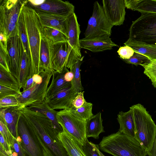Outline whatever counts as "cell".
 I'll return each instance as SVG.
<instances>
[{
    "label": "cell",
    "mask_w": 156,
    "mask_h": 156,
    "mask_svg": "<svg viewBox=\"0 0 156 156\" xmlns=\"http://www.w3.org/2000/svg\"><path fill=\"white\" fill-rule=\"evenodd\" d=\"M81 61V59L79 60L69 68L70 71L73 74V79L71 82L72 87L77 93L83 90L81 83L80 75V66Z\"/></svg>",
    "instance_id": "f546056e"
},
{
    "label": "cell",
    "mask_w": 156,
    "mask_h": 156,
    "mask_svg": "<svg viewBox=\"0 0 156 156\" xmlns=\"http://www.w3.org/2000/svg\"><path fill=\"white\" fill-rule=\"evenodd\" d=\"M49 44L50 69L52 70L61 73L66 67L67 63L69 54L68 43L67 42Z\"/></svg>",
    "instance_id": "9a60e30c"
},
{
    "label": "cell",
    "mask_w": 156,
    "mask_h": 156,
    "mask_svg": "<svg viewBox=\"0 0 156 156\" xmlns=\"http://www.w3.org/2000/svg\"><path fill=\"white\" fill-rule=\"evenodd\" d=\"M19 35L22 42L23 49L28 57L31 58L27 35L22 9L17 23Z\"/></svg>",
    "instance_id": "f1b7e54d"
},
{
    "label": "cell",
    "mask_w": 156,
    "mask_h": 156,
    "mask_svg": "<svg viewBox=\"0 0 156 156\" xmlns=\"http://www.w3.org/2000/svg\"><path fill=\"white\" fill-rule=\"evenodd\" d=\"M102 8L109 23L113 26L122 25L125 19L124 0H103Z\"/></svg>",
    "instance_id": "7c38bea8"
},
{
    "label": "cell",
    "mask_w": 156,
    "mask_h": 156,
    "mask_svg": "<svg viewBox=\"0 0 156 156\" xmlns=\"http://www.w3.org/2000/svg\"><path fill=\"white\" fill-rule=\"evenodd\" d=\"M127 41L156 46V13L141 14L133 21Z\"/></svg>",
    "instance_id": "5b68a950"
},
{
    "label": "cell",
    "mask_w": 156,
    "mask_h": 156,
    "mask_svg": "<svg viewBox=\"0 0 156 156\" xmlns=\"http://www.w3.org/2000/svg\"><path fill=\"white\" fill-rule=\"evenodd\" d=\"M130 108L133 113L136 139L148 155L152 150L155 137L156 125L146 108L141 104L134 105Z\"/></svg>",
    "instance_id": "277c9868"
},
{
    "label": "cell",
    "mask_w": 156,
    "mask_h": 156,
    "mask_svg": "<svg viewBox=\"0 0 156 156\" xmlns=\"http://www.w3.org/2000/svg\"><path fill=\"white\" fill-rule=\"evenodd\" d=\"M102 121L100 112L86 120V134L87 138L91 137L96 139L99 138V134L105 132Z\"/></svg>",
    "instance_id": "7402d4cb"
},
{
    "label": "cell",
    "mask_w": 156,
    "mask_h": 156,
    "mask_svg": "<svg viewBox=\"0 0 156 156\" xmlns=\"http://www.w3.org/2000/svg\"><path fill=\"white\" fill-rule=\"evenodd\" d=\"M7 48L9 57L10 72L19 82L23 48L19 34L8 39Z\"/></svg>",
    "instance_id": "30bf717a"
},
{
    "label": "cell",
    "mask_w": 156,
    "mask_h": 156,
    "mask_svg": "<svg viewBox=\"0 0 156 156\" xmlns=\"http://www.w3.org/2000/svg\"><path fill=\"white\" fill-rule=\"evenodd\" d=\"M112 25L107 19L102 7L97 1L94 4L92 16L88 20L84 33L85 37H90L107 35L110 36Z\"/></svg>",
    "instance_id": "9c48e42d"
},
{
    "label": "cell",
    "mask_w": 156,
    "mask_h": 156,
    "mask_svg": "<svg viewBox=\"0 0 156 156\" xmlns=\"http://www.w3.org/2000/svg\"><path fill=\"white\" fill-rule=\"evenodd\" d=\"M148 155V156H156V135L153 144L152 150Z\"/></svg>",
    "instance_id": "816d5d0a"
},
{
    "label": "cell",
    "mask_w": 156,
    "mask_h": 156,
    "mask_svg": "<svg viewBox=\"0 0 156 156\" xmlns=\"http://www.w3.org/2000/svg\"><path fill=\"white\" fill-rule=\"evenodd\" d=\"M20 110L36 133L47 156H69L59 139L60 132L48 117L28 107L20 108Z\"/></svg>",
    "instance_id": "6da1fadb"
},
{
    "label": "cell",
    "mask_w": 156,
    "mask_h": 156,
    "mask_svg": "<svg viewBox=\"0 0 156 156\" xmlns=\"http://www.w3.org/2000/svg\"><path fill=\"white\" fill-rule=\"evenodd\" d=\"M0 84L20 89L17 80L11 73L0 65Z\"/></svg>",
    "instance_id": "4dcf8cb0"
},
{
    "label": "cell",
    "mask_w": 156,
    "mask_h": 156,
    "mask_svg": "<svg viewBox=\"0 0 156 156\" xmlns=\"http://www.w3.org/2000/svg\"><path fill=\"white\" fill-rule=\"evenodd\" d=\"M73 78V74L70 71H68L65 73L64 78L66 81L68 82H71Z\"/></svg>",
    "instance_id": "f907efd6"
},
{
    "label": "cell",
    "mask_w": 156,
    "mask_h": 156,
    "mask_svg": "<svg viewBox=\"0 0 156 156\" xmlns=\"http://www.w3.org/2000/svg\"><path fill=\"white\" fill-rule=\"evenodd\" d=\"M68 70L66 67L64 68L61 73L52 70V80L51 83L48 87L46 98L53 95L59 90L71 84V82H67L64 78L65 75Z\"/></svg>",
    "instance_id": "603a6c76"
},
{
    "label": "cell",
    "mask_w": 156,
    "mask_h": 156,
    "mask_svg": "<svg viewBox=\"0 0 156 156\" xmlns=\"http://www.w3.org/2000/svg\"><path fill=\"white\" fill-rule=\"evenodd\" d=\"M124 44L132 48L134 52L147 56L151 61L156 59V46L134 42L127 40Z\"/></svg>",
    "instance_id": "4316f807"
},
{
    "label": "cell",
    "mask_w": 156,
    "mask_h": 156,
    "mask_svg": "<svg viewBox=\"0 0 156 156\" xmlns=\"http://www.w3.org/2000/svg\"><path fill=\"white\" fill-rule=\"evenodd\" d=\"M19 106V103L16 96H8L0 99V108Z\"/></svg>",
    "instance_id": "74e56055"
},
{
    "label": "cell",
    "mask_w": 156,
    "mask_h": 156,
    "mask_svg": "<svg viewBox=\"0 0 156 156\" xmlns=\"http://www.w3.org/2000/svg\"><path fill=\"white\" fill-rule=\"evenodd\" d=\"M0 147L9 155L12 154L13 151L11 146L5 140L2 136L0 134Z\"/></svg>",
    "instance_id": "7bdbcfd3"
},
{
    "label": "cell",
    "mask_w": 156,
    "mask_h": 156,
    "mask_svg": "<svg viewBox=\"0 0 156 156\" xmlns=\"http://www.w3.org/2000/svg\"><path fill=\"white\" fill-rule=\"evenodd\" d=\"M141 65L144 67H146L156 68V59L152 60L151 62L149 63L141 64Z\"/></svg>",
    "instance_id": "f5cc1de1"
},
{
    "label": "cell",
    "mask_w": 156,
    "mask_h": 156,
    "mask_svg": "<svg viewBox=\"0 0 156 156\" xmlns=\"http://www.w3.org/2000/svg\"><path fill=\"white\" fill-rule=\"evenodd\" d=\"M0 99L6 97L14 96L20 94V89L0 84Z\"/></svg>",
    "instance_id": "8d00e7d4"
},
{
    "label": "cell",
    "mask_w": 156,
    "mask_h": 156,
    "mask_svg": "<svg viewBox=\"0 0 156 156\" xmlns=\"http://www.w3.org/2000/svg\"><path fill=\"white\" fill-rule=\"evenodd\" d=\"M27 30L31 60L30 77L39 74L41 44L40 29L41 25L36 11L27 1L22 8Z\"/></svg>",
    "instance_id": "3957f363"
},
{
    "label": "cell",
    "mask_w": 156,
    "mask_h": 156,
    "mask_svg": "<svg viewBox=\"0 0 156 156\" xmlns=\"http://www.w3.org/2000/svg\"><path fill=\"white\" fill-rule=\"evenodd\" d=\"M27 1L0 0V21L6 23L17 24L22 7Z\"/></svg>",
    "instance_id": "5bb4252c"
},
{
    "label": "cell",
    "mask_w": 156,
    "mask_h": 156,
    "mask_svg": "<svg viewBox=\"0 0 156 156\" xmlns=\"http://www.w3.org/2000/svg\"><path fill=\"white\" fill-rule=\"evenodd\" d=\"M83 147L86 156H101L98 145L89 141L87 139Z\"/></svg>",
    "instance_id": "d590c367"
},
{
    "label": "cell",
    "mask_w": 156,
    "mask_h": 156,
    "mask_svg": "<svg viewBox=\"0 0 156 156\" xmlns=\"http://www.w3.org/2000/svg\"><path fill=\"white\" fill-rule=\"evenodd\" d=\"M0 133L11 146L13 147L14 140L15 138L9 129L4 119L0 117Z\"/></svg>",
    "instance_id": "836d02e7"
},
{
    "label": "cell",
    "mask_w": 156,
    "mask_h": 156,
    "mask_svg": "<svg viewBox=\"0 0 156 156\" xmlns=\"http://www.w3.org/2000/svg\"><path fill=\"white\" fill-rule=\"evenodd\" d=\"M68 44V56L81 58L79 36L80 25L74 13L68 17L66 23Z\"/></svg>",
    "instance_id": "8fae6325"
},
{
    "label": "cell",
    "mask_w": 156,
    "mask_h": 156,
    "mask_svg": "<svg viewBox=\"0 0 156 156\" xmlns=\"http://www.w3.org/2000/svg\"><path fill=\"white\" fill-rule=\"evenodd\" d=\"M44 1L45 0H28V2L31 6H34L40 5L43 4Z\"/></svg>",
    "instance_id": "c3c4849f"
},
{
    "label": "cell",
    "mask_w": 156,
    "mask_h": 156,
    "mask_svg": "<svg viewBox=\"0 0 156 156\" xmlns=\"http://www.w3.org/2000/svg\"><path fill=\"white\" fill-rule=\"evenodd\" d=\"M122 60L127 63L134 65L136 66L148 63L151 61L150 59L147 56L136 52H134L133 56L129 59Z\"/></svg>",
    "instance_id": "e575fe53"
},
{
    "label": "cell",
    "mask_w": 156,
    "mask_h": 156,
    "mask_svg": "<svg viewBox=\"0 0 156 156\" xmlns=\"http://www.w3.org/2000/svg\"><path fill=\"white\" fill-rule=\"evenodd\" d=\"M9 57L7 53L2 47H0V65L5 69L10 72L9 68Z\"/></svg>",
    "instance_id": "ab89813d"
},
{
    "label": "cell",
    "mask_w": 156,
    "mask_h": 156,
    "mask_svg": "<svg viewBox=\"0 0 156 156\" xmlns=\"http://www.w3.org/2000/svg\"><path fill=\"white\" fill-rule=\"evenodd\" d=\"M34 83L33 77H29L22 87L23 89V91H26L30 88L33 85Z\"/></svg>",
    "instance_id": "7dc6e473"
},
{
    "label": "cell",
    "mask_w": 156,
    "mask_h": 156,
    "mask_svg": "<svg viewBox=\"0 0 156 156\" xmlns=\"http://www.w3.org/2000/svg\"><path fill=\"white\" fill-rule=\"evenodd\" d=\"M58 122L64 130L78 141L82 146L87 138L85 130L86 120L73 109H63L58 112Z\"/></svg>",
    "instance_id": "52a82bcc"
},
{
    "label": "cell",
    "mask_w": 156,
    "mask_h": 156,
    "mask_svg": "<svg viewBox=\"0 0 156 156\" xmlns=\"http://www.w3.org/2000/svg\"><path fill=\"white\" fill-rule=\"evenodd\" d=\"M117 52L122 60H127L133 56L134 51L131 47L125 45L120 47L118 50Z\"/></svg>",
    "instance_id": "f35d334b"
},
{
    "label": "cell",
    "mask_w": 156,
    "mask_h": 156,
    "mask_svg": "<svg viewBox=\"0 0 156 156\" xmlns=\"http://www.w3.org/2000/svg\"><path fill=\"white\" fill-rule=\"evenodd\" d=\"M142 0H124L126 8L134 11L137 5Z\"/></svg>",
    "instance_id": "ee69618b"
},
{
    "label": "cell",
    "mask_w": 156,
    "mask_h": 156,
    "mask_svg": "<svg viewBox=\"0 0 156 156\" xmlns=\"http://www.w3.org/2000/svg\"><path fill=\"white\" fill-rule=\"evenodd\" d=\"M31 67V58L28 57L23 48L18 82L20 89L22 88L29 77Z\"/></svg>",
    "instance_id": "83f0119b"
},
{
    "label": "cell",
    "mask_w": 156,
    "mask_h": 156,
    "mask_svg": "<svg viewBox=\"0 0 156 156\" xmlns=\"http://www.w3.org/2000/svg\"><path fill=\"white\" fill-rule=\"evenodd\" d=\"M19 141L25 156H47L34 130L20 112L17 126Z\"/></svg>",
    "instance_id": "8992f818"
},
{
    "label": "cell",
    "mask_w": 156,
    "mask_h": 156,
    "mask_svg": "<svg viewBox=\"0 0 156 156\" xmlns=\"http://www.w3.org/2000/svg\"><path fill=\"white\" fill-rule=\"evenodd\" d=\"M33 78L34 83L39 84L42 83L43 78L40 74H34L33 76Z\"/></svg>",
    "instance_id": "681fc988"
},
{
    "label": "cell",
    "mask_w": 156,
    "mask_h": 156,
    "mask_svg": "<svg viewBox=\"0 0 156 156\" xmlns=\"http://www.w3.org/2000/svg\"><path fill=\"white\" fill-rule=\"evenodd\" d=\"M12 150L17 153V156H25L20 143L15 138L14 140L13 147Z\"/></svg>",
    "instance_id": "f6af8a7d"
},
{
    "label": "cell",
    "mask_w": 156,
    "mask_h": 156,
    "mask_svg": "<svg viewBox=\"0 0 156 156\" xmlns=\"http://www.w3.org/2000/svg\"><path fill=\"white\" fill-rule=\"evenodd\" d=\"M117 119L119 124V131L136 139L135 122L133 112L130 108L127 112H119Z\"/></svg>",
    "instance_id": "44dd1931"
},
{
    "label": "cell",
    "mask_w": 156,
    "mask_h": 156,
    "mask_svg": "<svg viewBox=\"0 0 156 156\" xmlns=\"http://www.w3.org/2000/svg\"><path fill=\"white\" fill-rule=\"evenodd\" d=\"M41 35V44L39 55V70L50 69V55L49 44L45 39Z\"/></svg>",
    "instance_id": "484cf974"
},
{
    "label": "cell",
    "mask_w": 156,
    "mask_h": 156,
    "mask_svg": "<svg viewBox=\"0 0 156 156\" xmlns=\"http://www.w3.org/2000/svg\"><path fill=\"white\" fill-rule=\"evenodd\" d=\"M31 7L35 10L65 16L74 13V6L72 4L61 0H45L40 5Z\"/></svg>",
    "instance_id": "2e32d148"
},
{
    "label": "cell",
    "mask_w": 156,
    "mask_h": 156,
    "mask_svg": "<svg viewBox=\"0 0 156 156\" xmlns=\"http://www.w3.org/2000/svg\"><path fill=\"white\" fill-rule=\"evenodd\" d=\"M107 35L90 37H84L80 39L81 48L97 52L110 50L118 45L113 42Z\"/></svg>",
    "instance_id": "e0dca14e"
},
{
    "label": "cell",
    "mask_w": 156,
    "mask_h": 156,
    "mask_svg": "<svg viewBox=\"0 0 156 156\" xmlns=\"http://www.w3.org/2000/svg\"><path fill=\"white\" fill-rule=\"evenodd\" d=\"M35 10L37 14L42 27H48L57 29L62 32L68 37L66 23L68 16L56 15L39 10Z\"/></svg>",
    "instance_id": "ac0fdd59"
},
{
    "label": "cell",
    "mask_w": 156,
    "mask_h": 156,
    "mask_svg": "<svg viewBox=\"0 0 156 156\" xmlns=\"http://www.w3.org/2000/svg\"><path fill=\"white\" fill-rule=\"evenodd\" d=\"M134 11L141 14L156 13V0H142Z\"/></svg>",
    "instance_id": "1f68e13d"
},
{
    "label": "cell",
    "mask_w": 156,
    "mask_h": 156,
    "mask_svg": "<svg viewBox=\"0 0 156 156\" xmlns=\"http://www.w3.org/2000/svg\"><path fill=\"white\" fill-rule=\"evenodd\" d=\"M78 93L74 90L71 84L48 98L45 100L48 105L55 109H73V102Z\"/></svg>",
    "instance_id": "4fadbf2b"
},
{
    "label": "cell",
    "mask_w": 156,
    "mask_h": 156,
    "mask_svg": "<svg viewBox=\"0 0 156 156\" xmlns=\"http://www.w3.org/2000/svg\"><path fill=\"white\" fill-rule=\"evenodd\" d=\"M58 136L69 156H86L83 146L66 131L59 133Z\"/></svg>",
    "instance_id": "ffe728a7"
},
{
    "label": "cell",
    "mask_w": 156,
    "mask_h": 156,
    "mask_svg": "<svg viewBox=\"0 0 156 156\" xmlns=\"http://www.w3.org/2000/svg\"><path fill=\"white\" fill-rule=\"evenodd\" d=\"M84 91L78 93L73 102V109L78 108L82 106L86 102L84 97Z\"/></svg>",
    "instance_id": "b9f144b4"
},
{
    "label": "cell",
    "mask_w": 156,
    "mask_h": 156,
    "mask_svg": "<svg viewBox=\"0 0 156 156\" xmlns=\"http://www.w3.org/2000/svg\"><path fill=\"white\" fill-rule=\"evenodd\" d=\"M92 103L86 102L81 107L73 109L82 119L86 120L94 116L92 112Z\"/></svg>",
    "instance_id": "d6a6232c"
},
{
    "label": "cell",
    "mask_w": 156,
    "mask_h": 156,
    "mask_svg": "<svg viewBox=\"0 0 156 156\" xmlns=\"http://www.w3.org/2000/svg\"><path fill=\"white\" fill-rule=\"evenodd\" d=\"M0 156H10V155L6 153L2 147H0Z\"/></svg>",
    "instance_id": "db71d44e"
},
{
    "label": "cell",
    "mask_w": 156,
    "mask_h": 156,
    "mask_svg": "<svg viewBox=\"0 0 156 156\" xmlns=\"http://www.w3.org/2000/svg\"><path fill=\"white\" fill-rule=\"evenodd\" d=\"M7 40L8 39L6 36L2 32H0V47L8 53L7 48Z\"/></svg>",
    "instance_id": "bcb514c9"
},
{
    "label": "cell",
    "mask_w": 156,
    "mask_h": 156,
    "mask_svg": "<svg viewBox=\"0 0 156 156\" xmlns=\"http://www.w3.org/2000/svg\"><path fill=\"white\" fill-rule=\"evenodd\" d=\"M99 149L114 156H146L147 152L135 138L119 131L103 137Z\"/></svg>",
    "instance_id": "7a4b0ae2"
},
{
    "label": "cell",
    "mask_w": 156,
    "mask_h": 156,
    "mask_svg": "<svg viewBox=\"0 0 156 156\" xmlns=\"http://www.w3.org/2000/svg\"><path fill=\"white\" fill-rule=\"evenodd\" d=\"M144 73L151 80L152 84L156 87V68L144 67Z\"/></svg>",
    "instance_id": "60d3db41"
},
{
    "label": "cell",
    "mask_w": 156,
    "mask_h": 156,
    "mask_svg": "<svg viewBox=\"0 0 156 156\" xmlns=\"http://www.w3.org/2000/svg\"><path fill=\"white\" fill-rule=\"evenodd\" d=\"M43 78L41 83H34L30 88L16 97L17 99L20 108L28 107L36 103L43 101L47 96V91L50 81L52 76V70H43L39 73Z\"/></svg>",
    "instance_id": "ba28073f"
},
{
    "label": "cell",
    "mask_w": 156,
    "mask_h": 156,
    "mask_svg": "<svg viewBox=\"0 0 156 156\" xmlns=\"http://www.w3.org/2000/svg\"><path fill=\"white\" fill-rule=\"evenodd\" d=\"M40 34L50 44L66 43L68 41V37L63 33L52 28L43 27L41 25Z\"/></svg>",
    "instance_id": "d4e9b609"
},
{
    "label": "cell",
    "mask_w": 156,
    "mask_h": 156,
    "mask_svg": "<svg viewBox=\"0 0 156 156\" xmlns=\"http://www.w3.org/2000/svg\"><path fill=\"white\" fill-rule=\"evenodd\" d=\"M20 106L0 108V117L5 120L10 132L16 139L18 137L17 126L20 115Z\"/></svg>",
    "instance_id": "d6986e66"
},
{
    "label": "cell",
    "mask_w": 156,
    "mask_h": 156,
    "mask_svg": "<svg viewBox=\"0 0 156 156\" xmlns=\"http://www.w3.org/2000/svg\"><path fill=\"white\" fill-rule=\"evenodd\" d=\"M28 107L31 109L45 115L51 120L59 132L63 131L62 128L57 119L58 112L51 108L46 102L45 99L43 102L32 104Z\"/></svg>",
    "instance_id": "cb8c5ba5"
}]
</instances>
